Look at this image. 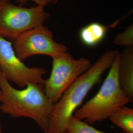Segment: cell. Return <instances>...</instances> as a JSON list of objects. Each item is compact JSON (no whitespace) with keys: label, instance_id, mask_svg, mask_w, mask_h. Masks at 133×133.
Here are the masks:
<instances>
[{"label":"cell","instance_id":"obj_7","mask_svg":"<svg viewBox=\"0 0 133 133\" xmlns=\"http://www.w3.org/2000/svg\"><path fill=\"white\" fill-rule=\"evenodd\" d=\"M0 71L6 79L22 88L29 83L43 84V76L47 71L42 68L29 67L21 61L14 51L12 43L0 36Z\"/></svg>","mask_w":133,"mask_h":133},{"label":"cell","instance_id":"obj_5","mask_svg":"<svg viewBox=\"0 0 133 133\" xmlns=\"http://www.w3.org/2000/svg\"><path fill=\"white\" fill-rule=\"evenodd\" d=\"M52 59L50 75L43 85L45 94L54 104L70 86L90 68L91 64L85 58L75 59L68 51Z\"/></svg>","mask_w":133,"mask_h":133},{"label":"cell","instance_id":"obj_16","mask_svg":"<svg viewBox=\"0 0 133 133\" xmlns=\"http://www.w3.org/2000/svg\"><path fill=\"white\" fill-rule=\"evenodd\" d=\"M1 90H0V98H1Z\"/></svg>","mask_w":133,"mask_h":133},{"label":"cell","instance_id":"obj_10","mask_svg":"<svg viewBox=\"0 0 133 133\" xmlns=\"http://www.w3.org/2000/svg\"><path fill=\"white\" fill-rule=\"evenodd\" d=\"M110 120L125 133H133V109L123 106L109 116Z\"/></svg>","mask_w":133,"mask_h":133},{"label":"cell","instance_id":"obj_17","mask_svg":"<svg viewBox=\"0 0 133 133\" xmlns=\"http://www.w3.org/2000/svg\"></svg>","mask_w":133,"mask_h":133},{"label":"cell","instance_id":"obj_3","mask_svg":"<svg viewBox=\"0 0 133 133\" xmlns=\"http://www.w3.org/2000/svg\"><path fill=\"white\" fill-rule=\"evenodd\" d=\"M121 54L117 51L108 75L96 95L75 112L74 116L89 124L104 121L119 108L132 102L119 83Z\"/></svg>","mask_w":133,"mask_h":133},{"label":"cell","instance_id":"obj_8","mask_svg":"<svg viewBox=\"0 0 133 133\" xmlns=\"http://www.w3.org/2000/svg\"><path fill=\"white\" fill-rule=\"evenodd\" d=\"M118 79L121 89L132 101L133 99V47L125 49L120 55Z\"/></svg>","mask_w":133,"mask_h":133},{"label":"cell","instance_id":"obj_6","mask_svg":"<svg viewBox=\"0 0 133 133\" xmlns=\"http://www.w3.org/2000/svg\"><path fill=\"white\" fill-rule=\"evenodd\" d=\"M13 47L22 61L37 55L53 58L68 50L66 46L54 40L52 32L43 25L21 34L14 41Z\"/></svg>","mask_w":133,"mask_h":133},{"label":"cell","instance_id":"obj_14","mask_svg":"<svg viewBox=\"0 0 133 133\" xmlns=\"http://www.w3.org/2000/svg\"><path fill=\"white\" fill-rule=\"evenodd\" d=\"M0 133H2V126H1V122L0 120Z\"/></svg>","mask_w":133,"mask_h":133},{"label":"cell","instance_id":"obj_4","mask_svg":"<svg viewBox=\"0 0 133 133\" xmlns=\"http://www.w3.org/2000/svg\"><path fill=\"white\" fill-rule=\"evenodd\" d=\"M48 17L43 6L25 8L0 0V36L14 42L21 34L43 25Z\"/></svg>","mask_w":133,"mask_h":133},{"label":"cell","instance_id":"obj_2","mask_svg":"<svg viewBox=\"0 0 133 133\" xmlns=\"http://www.w3.org/2000/svg\"><path fill=\"white\" fill-rule=\"evenodd\" d=\"M117 51L105 52L91 65L90 68L79 76L54 104L45 133H63L76 109L82 103L93 86L100 82L102 75L110 68Z\"/></svg>","mask_w":133,"mask_h":133},{"label":"cell","instance_id":"obj_15","mask_svg":"<svg viewBox=\"0 0 133 133\" xmlns=\"http://www.w3.org/2000/svg\"><path fill=\"white\" fill-rule=\"evenodd\" d=\"M63 133H69V132H68V131H67V130H66V131H65V132H64Z\"/></svg>","mask_w":133,"mask_h":133},{"label":"cell","instance_id":"obj_12","mask_svg":"<svg viewBox=\"0 0 133 133\" xmlns=\"http://www.w3.org/2000/svg\"><path fill=\"white\" fill-rule=\"evenodd\" d=\"M115 44L127 48L133 47V25L131 24L123 32L117 35L114 39Z\"/></svg>","mask_w":133,"mask_h":133},{"label":"cell","instance_id":"obj_11","mask_svg":"<svg viewBox=\"0 0 133 133\" xmlns=\"http://www.w3.org/2000/svg\"><path fill=\"white\" fill-rule=\"evenodd\" d=\"M69 133H106L99 131L82 120L72 116L66 126Z\"/></svg>","mask_w":133,"mask_h":133},{"label":"cell","instance_id":"obj_9","mask_svg":"<svg viewBox=\"0 0 133 133\" xmlns=\"http://www.w3.org/2000/svg\"><path fill=\"white\" fill-rule=\"evenodd\" d=\"M108 27L98 22H93L81 29L79 38L84 44L93 47L101 43L107 33Z\"/></svg>","mask_w":133,"mask_h":133},{"label":"cell","instance_id":"obj_1","mask_svg":"<svg viewBox=\"0 0 133 133\" xmlns=\"http://www.w3.org/2000/svg\"><path fill=\"white\" fill-rule=\"evenodd\" d=\"M0 110L12 117L33 120L45 133L54 104L45 94L43 84L31 83L22 90L11 85L0 71Z\"/></svg>","mask_w":133,"mask_h":133},{"label":"cell","instance_id":"obj_13","mask_svg":"<svg viewBox=\"0 0 133 133\" xmlns=\"http://www.w3.org/2000/svg\"><path fill=\"white\" fill-rule=\"evenodd\" d=\"M8 1H14L17 3H18L20 5H25L29 1H33L34 2L36 3L37 5L41 6L44 7L50 5L51 4H56L58 0H6Z\"/></svg>","mask_w":133,"mask_h":133}]
</instances>
